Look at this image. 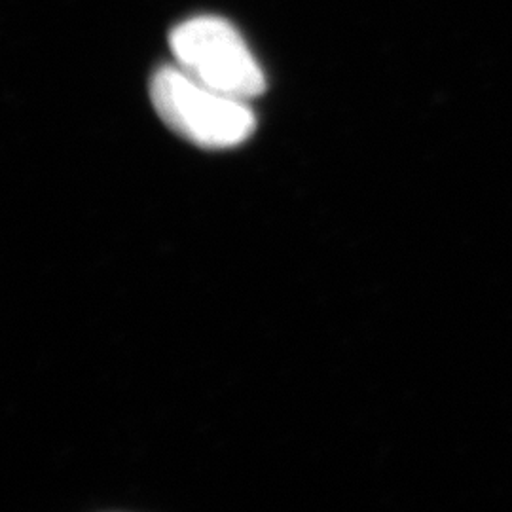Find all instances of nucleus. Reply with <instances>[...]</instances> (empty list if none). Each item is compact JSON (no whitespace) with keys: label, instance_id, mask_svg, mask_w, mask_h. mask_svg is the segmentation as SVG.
Returning a JSON list of instances; mask_svg holds the SVG:
<instances>
[{"label":"nucleus","instance_id":"1","mask_svg":"<svg viewBox=\"0 0 512 512\" xmlns=\"http://www.w3.org/2000/svg\"><path fill=\"white\" fill-rule=\"evenodd\" d=\"M150 97L165 124L198 147H238L256 128L249 101L205 86L179 65L152 76Z\"/></svg>","mask_w":512,"mask_h":512},{"label":"nucleus","instance_id":"2","mask_svg":"<svg viewBox=\"0 0 512 512\" xmlns=\"http://www.w3.org/2000/svg\"><path fill=\"white\" fill-rule=\"evenodd\" d=\"M169 40L177 65L205 86L243 101L266 90V78L255 55L226 19H188L175 27Z\"/></svg>","mask_w":512,"mask_h":512}]
</instances>
